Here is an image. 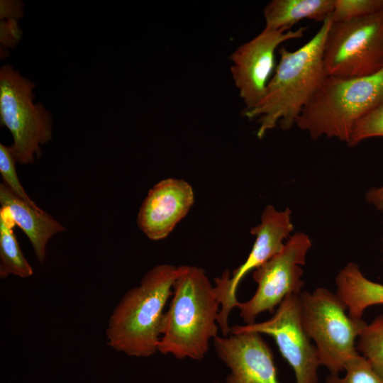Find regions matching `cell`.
<instances>
[{
	"instance_id": "obj_1",
	"label": "cell",
	"mask_w": 383,
	"mask_h": 383,
	"mask_svg": "<svg viewBox=\"0 0 383 383\" xmlns=\"http://www.w3.org/2000/svg\"><path fill=\"white\" fill-rule=\"evenodd\" d=\"M331 15L317 33L294 51L279 49V61L265 94L253 109L244 110L243 116L256 119L258 138H262L277 124L290 129L304 107L327 76L323 62V47L330 26Z\"/></svg>"
},
{
	"instance_id": "obj_2",
	"label": "cell",
	"mask_w": 383,
	"mask_h": 383,
	"mask_svg": "<svg viewBox=\"0 0 383 383\" xmlns=\"http://www.w3.org/2000/svg\"><path fill=\"white\" fill-rule=\"evenodd\" d=\"M172 296L164 314L158 352L201 360L220 329L221 306L214 287L201 267L181 265Z\"/></svg>"
},
{
	"instance_id": "obj_3",
	"label": "cell",
	"mask_w": 383,
	"mask_h": 383,
	"mask_svg": "<svg viewBox=\"0 0 383 383\" xmlns=\"http://www.w3.org/2000/svg\"><path fill=\"white\" fill-rule=\"evenodd\" d=\"M178 267H153L113 309L106 329V343L117 352L148 357L158 352L165 307L172 294Z\"/></svg>"
},
{
	"instance_id": "obj_4",
	"label": "cell",
	"mask_w": 383,
	"mask_h": 383,
	"mask_svg": "<svg viewBox=\"0 0 383 383\" xmlns=\"http://www.w3.org/2000/svg\"><path fill=\"white\" fill-rule=\"evenodd\" d=\"M383 102V68L363 77L327 75L298 117L310 137L336 138L348 143L355 123Z\"/></svg>"
},
{
	"instance_id": "obj_5",
	"label": "cell",
	"mask_w": 383,
	"mask_h": 383,
	"mask_svg": "<svg viewBox=\"0 0 383 383\" xmlns=\"http://www.w3.org/2000/svg\"><path fill=\"white\" fill-rule=\"evenodd\" d=\"M302 323L318 351L321 365L331 374L344 370L346 363L359 353L355 340L367 325L351 317L335 293L323 287L299 294Z\"/></svg>"
},
{
	"instance_id": "obj_6",
	"label": "cell",
	"mask_w": 383,
	"mask_h": 383,
	"mask_svg": "<svg viewBox=\"0 0 383 383\" xmlns=\"http://www.w3.org/2000/svg\"><path fill=\"white\" fill-rule=\"evenodd\" d=\"M34 84L11 65L0 70V119L12 135L16 163L31 164L41 146L52 138V119L41 104H34Z\"/></svg>"
},
{
	"instance_id": "obj_7",
	"label": "cell",
	"mask_w": 383,
	"mask_h": 383,
	"mask_svg": "<svg viewBox=\"0 0 383 383\" xmlns=\"http://www.w3.org/2000/svg\"><path fill=\"white\" fill-rule=\"evenodd\" d=\"M327 75L358 78L383 68V11L330 26L323 47Z\"/></svg>"
},
{
	"instance_id": "obj_8",
	"label": "cell",
	"mask_w": 383,
	"mask_h": 383,
	"mask_svg": "<svg viewBox=\"0 0 383 383\" xmlns=\"http://www.w3.org/2000/svg\"><path fill=\"white\" fill-rule=\"evenodd\" d=\"M311 245L306 234L296 233L279 253L253 270L257 290L249 300L236 305L245 325L255 323L258 315L265 311L272 312L288 295L301 293L304 282L301 266L305 264Z\"/></svg>"
},
{
	"instance_id": "obj_9",
	"label": "cell",
	"mask_w": 383,
	"mask_h": 383,
	"mask_svg": "<svg viewBox=\"0 0 383 383\" xmlns=\"http://www.w3.org/2000/svg\"><path fill=\"white\" fill-rule=\"evenodd\" d=\"M238 332H257L272 337L292 367L296 383L318 382L321 363L316 348L302 323L299 294L288 295L267 321L231 327V333Z\"/></svg>"
},
{
	"instance_id": "obj_10",
	"label": "cell",
	"mask_w": 383,
	"mask_h": 383,
	"mask_svg": "<svg viewBox=\"0 0 383 383\" xmlns=\"http://www.w3.org/2000/svg\"><path fill=\"white\" fill-rule=\"evenodd\" d=\"M291 210L277 211L273 206H267L261 215L260 224L250 233L255 235L253 246L245 261L233 270H228L215 278L214 289L220 302L218 324L221 333H231L228 317L238 302L236 297L238 285L243 277L279 253L284 248V240L289 236L294 227L291 221Z\"/></svg>"
},
{
	"instance_id": "obj_11",
	"label": "cell",
	"mask_w": 383,
	"mask_h": 383,
	"mask_svg": "<svg viewBox=\"0 0 383 383\" xmlns=\"http://www.w3.org/2000/svg\"><path fill=\"white\" fill-rule=\"evenodd\" d=\"M306 27L297 30L264 28L238 46L231 55V73L245 109L257 106L263 98L275 70V52L283 43L303 37Z\"/></svg>"
},
{
	"instance_id": "obj_12",
	"label": "cell",
	"mask_w": 383,
	"mask_h": 383,
	"mask_svg": "<svg viewBox=\"0 0 383 383\" xmlns=\"http://www.w3.org/2000/svg\"><path fill=\"white\" fill-rule=\"evenodd\" d=\"M213 345L218 358L231 371L226 383H280L272 353L260 333L217 335Z\"/></svg>"
},
{
	"instance_id": "obj_13",
	"label": "cell",
	"mask_w": 383,
	"mask_h": 383,
	"mask_svg": "<svg viewBox=\"0 0 383 383\" xmlns=\"http://www.w3.org/2000/svg\"><path fill=\"white\" fill-rule=\"evenodd\" d=\"M194 201V191L187 182L162 179L150 189L143 201L138 214V226L149 239H164L187 214Z\"/></svg>"
},
{
	"instance_id": "obj_14",
	"label": "cell",
	"mask_w": 383,
	"mask_h": 383,
	"mask_svg": "<svg viewBox=\"0 0 383 383\" xmlns=\"http://www.w3.org/2000/svg\"><path fill=\"white\" fill-rule=\"evenodd\" d=\"M0 203L26 233L38 262L43 264L48 241L55 234L65 231V227L37 205L18 198L4 183L0 184Z\"/></svg>"
},
{
	"instance_id": "obj_15",
	"label": "cell",
	"mask_w": 383,
	"mask_h": 383,
	"mask_svg": "<svg viewBox=\"0 0 383 383\" xmlns=\"http://www.w3.org/2000/svg\"><path fill=\"white\" fill-rule=\"evenodd\" d=\"M335 284L336 294L351 317L362 318L367 308L383 304V284L368 279L355 263L350 262L340 270Z\"/></svg>"
},
{
	"instance_id": "obj_16",
	"label": "cell",
	"mask_w": 383,
	"mask_h": 383,
	"mask_svg": "<svg viewBox=\"0 0 383 383\" xmlns=\"http://www.w3.org/2000/svg\"><path fill=\"white\" fill-rule=\"evenodd\" d=\"M334 0H272L264 8L265 28L287 29L304 19L323 22L333 12Z\"/></svg>"
},
{
	"instance_id": "obj_17",
	"label": "cell",
	"mask_w": 383,
	"mask_h": 383,
	"mask_svg": "<svg viewBox=\"0 0 383 383\" xmlns=\"http://www.w3.org/2000/svg\"><path fill=\"white\" fill-rule=\"evenodd\" d=\"M14 223L9 210L0 209V277L13 274L21 278L33 275L32 266L25 257L13 233Z\"/></svg>"
},
{
	"instance_id": "obj_18",
	"label": "cell",
	"mask_w": 383,
	"mask_h": 383,
	"mask_svg": "<svg viewBox=\"0 0 383 383\" xmlns=\"http://www.w3.org/2000/svg\"><path fill=\"white\" fill-rule=\"evenodd\" d=\"M357 350L383 378V315L367 323L358 337Z\"/></svg>"
},
{
	"instance_id": "obj_19",
	"label": "cell",
	"mask_w": 383,
	"mask_h": 383,
	"mask_svg": "<svg viewBox=\"0 0 383 383\" xmlns=\"http://www.w3.org/2000/svg\"><path fill=\"white\" fill-rule=\"evenodd\" d=\"M344 370L345 371L344 377H339L338 374H331L326 383H383V378L360 353L348 360Z\"/></svg>"
},
{
	"instance_id": "obj_20",
	"label": "cell",
	"mask_w": 383,
	"mask_h": 383,
	"mask_svg": "<svg viewBox=\"0 0 383 383\" xmlns=\"http://www.w3.org/2000/svg\"><path fill=\"white\" fill-rule=\"evenodd\" d=\"M383 11V0H334L333 23L348 21Z\"/></svg>"
},
{
	"instance_id": "obj_21",
	"label": "cell",
	"mask_w": 383,
	"mask_h": 383,
	"mask_svg": "<svg viewBox=\"0 0 383 383\" xmlns=\"http://www.w3.org/2000/svg\"><path fill=\"white\" fill-rule=\"evenodd\" d=\"M373 137H383V102L355 123L347 144L354 146Z\"/></svg>"
},
{
	"instance_id": "obj_22",
	"label": "cell",
	"mask_w": 383,
	"mask_h": 383,
	"mask_svg": "<svg viewBox=\"0 0 383 383\" xmlns=\"http://www.w3.org/2000/svg\"><path fill=\"white\" fill-rule=\"evenodd\" d=\"M16 162L11 151L10 146L0 144V172L4 184L18 198L31 204L36 205L26 194L22 187L16 170Z\"/></svg>"
},
{
	"instance_id": "obj_23",
	"label": "cell",
	"mask_w": 383,
	"mask_h": 383,
	"mask_svg": "<svg viewBox=\"0 0 383 383\" xmlns=\"http://www.w3.org/2000/svg\"><path fill=\"white\" fill-rule=\"evenodd\" d=\"M22 15L21 3L16 1H1V17L8 18L1 23V42L6 46H13L21 38V30L16 20Z\"/></svg>"
},
{
	"instance_id": "obj_24",
	"label": "cell",
	"mask_w": 383,
	"mask_h": 383,
	"mask_svg": "<svg viewBox=\"0 0 383 383\" xmlns=\"http://www.w3.org/2000/svg\"><path fill=\"white\" fill-rule=\"evenodd\" d=\"M366 201L383 212V186L369 190L366 194Z\"/></svg>"
},
{
	"instance_id": "obj_25",
	"label": "cell",
	"mask_w": 383,
	"mask_h": 383,
	"mask_svg": "<svg viewBox=\"0 0 383 383\" xmlns=\"http://www.w3.org/2000/svg\"><path fill=\"white\" fill-rule=\"evenodd\" d=\"M214 383H219V382H214Z\"/></svg>"
}]
</instances>
